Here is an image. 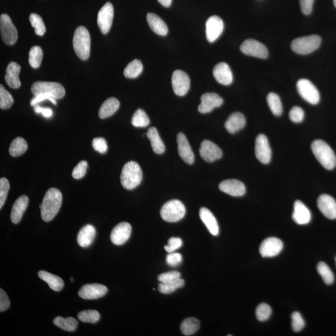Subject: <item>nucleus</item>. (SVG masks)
<instances>
[{"label":"nucleus","instance_id":"nucleus-27","mask_svg":"<svg viewBox=\"0 0 336 336\" xmlns=\"http://www.w3.org/2000/svg\"><path fill=\"white\" fill-rule=\"evenodd\" d=\"M200 216L210 233L214 236H217L219 233V228L216 218L212 213L206 207H202L200 211Z\"/></svg>","mask_w":336,"mask_h":336},{"label":"nucleus","instance_id":"nucleus-40","mask_svg":"<svg viewBox=\"0 0 336 336\" xmlns=\"http://www.w3.org/2000/svg\"><path fill=\"white\" fill-rule=\"evenodd\" d=\"M318 272L325 284L331 285L334 281V275L329 266L324 262H319L317 266Z\"/></svg>","mask_w":336,"mask_h":336},{"label":"nucleus","instance_id":"nucleus-5","mask_svg":"<svg viewBox=\"0 0 336 336\" xmlns=\"http://www.w3.org/2000/svg\"><path fill=\"white\" fill-rule=\"evenodd\" d=\"M321 39L318 35H311L298 38L292 42L291 49L297 54H309L320 46Z\"/></svg>","mask_w":336,"mask_h":336},{"label":"nucleus","instance_id":"nucleus-22","mask_svg":"<svg viewBox=\"0 0 336 336\" xmlns=\"http://www.w3.org/2000/svg\"><path fill=\"white\" fill-rule=\"evenodd\" d=\"M178 150L181 158L189 164L194 163V155L191 147L187 141L186 136L183 133H179L177 136Z\"/></svg>","mask_w":336,"mask_h":336},{"label":"nucleus","instance_id":"nucleus-56","mask_svg":"<svg viewBox=\"0 0 336 336\" xmlns=\"http://www.w3.org/2000/svg\"><path fill=\"white\" fill-rule=\"evenodd\" d=\"M46 100H50V102L53 103V104H57V102H56V100L55 99H54V98L50 97L48 95L41 94L36 95V96H35V97H34L33 99L31 100V105L35 106L37 105L39 102H43V101Z\"/></svg>","mask_w":336,"mask_h":336},{"label":"nucleus","instance_id":"nucleus-49","mask_svg":"<svg viewBox=\"0 0 336 336\" xmlns=\"http://www.w3.org/2000/svg\"><path fill=\"white\" fill-rule=\"evenodd\" d=\"M88 164L86 161H82L78 162L76 166L73 170L72 176L75 179L82 178L86 175Z\"/></svg>","mask_w":336,"mask_h":336},{"label":"nucleus","instance_id":"nucleus-62","mask_svg":"<svg viewBox=\"0 0 336 336\" xmlns=\"http://www.w3.org/2000/svg\"><path fill=\"white\" fill-rule=\"evenodd\" d=\"M335 264H336V257H335Z\"/></svg>","mask_w":336,"mask_h":336},{"label":"nucleus","instance_id":"nucleus-7","mask_svg":"<svg viewBox=\"0 0 336 336\" xmlns=\"http://www.w3.org/2000/svg\"><path fill=\"white\" fill-rule=\"evenodd\" d=\"M32 94L36 95L46 94L56 99H61L65 95L66 91L60 83L52 82H36L32 87Z\"/></svg>","mask_w":336,"mask_h":336},{"label":"nucleus","instance_id":"nucleus-43","mask_svg":"<svg viewBox=\"0 0 336 336\" xmlns=\"http://www.w3.org/2000/svg\"><path fill=\"white\" fill-rule=\"evenodd\" d=\"M184 285V279L180 278L175 282L166 283V284L161 283L158 286V290L162 294H170L179 288L183 287Z\"/></svg>","mask_w":336,"mask_h":336},{"label":"nucleus","instance_id":"nucleus-18","mask_svg":"<svg viewBox=\"0 0 336 336\" xmlns=\"http://www.w3.org/2000/svg\"><path fill=\"white\" fill-rule=\"evenodd\" d=\"M131 226L127 222H121L115 227L110 235L111 242L116 245H122L130 239Z\"/></svg>","mask_w":336,"mask_h":336},{"label":"nucleus","instance_id":"nucleus-8","mask_svg":"<svg viewBox=\"0 0 336 336\" xmlns=\"http://www.w3.org/2000/svg\"><path fill=\"white\" fill-rule=\"evenodd\" d=\"M297 90L300 96L307 102L316 105L320 100L318 90L310 80L302 78L297 82Z\"/></svg>","mask_w":336,"mask_h":336},{"label":"nucleus","instance_id":"nucleus-54","mask_svg":"<svg viewBox=\"0 0 336 336\" xmlns=\"http://www.w3.org/2000/svg\"><path fill=\"white\" fill-rule=\"evenodd\" d=\"M183 262V256L179 253H169L166 257V262L168 265L172 267H176V266L181 264Z\"/></svg>","mask_w":336,"mask_h":336},{"label":"nucleus","instance_id":"nucleus-36","mask_svg":"<svg viewBox=\"0 0 336 336\" xmlns=\"http://www.w3.org/2000/svg\"><path fill=\"white\" fill-rule=\"evenodd\" d=\"M27 147L26 140L21 138V137H17L11 142L9 148V153L11 156L13 157L19 156L26 152Z\"/></svg>","mask_w":336,"mask_h":336},{"label":"nucleus","instance_id":"nucleus-26","mask_svg":"<svg viewBox=\"0 0 336 336\" xmlns=\"http://www.w3.org/2000/svg\"><path fill=\"white\" fill-rule=\"evenodd\" d=\"M28 203H29V198L26 195H21L17 199L11 210V222L15 224L20 222L22 215L27 209Z\"/></svg>","mask_w":336,"mask_h":336},{"label":"nucleus","instance_id":"nucleus-9","mask_svg":"<svg viewBox=\"0 0 336 336\" xmlns=\"http://www.w3.org/2000/svg\"><path fill=\"white\" fill-rule=\"evenodd\" d=\"M0 29L3 41L6 44H15L18 40V32L13 24L10 17L7 14H3L0 18Z\"/></svg>","mask_w":336,"mask_h":336},{"label":"nucleus","instance_id":"nucleus-15","mask_svg":"<svg viewBox=\"0 0 336 336\" xmlns=\"http://www.w3.org/2000/svg\"><path fill=\"white\" fill-rule=\"evenodd\" d=\"M200 154L204 161L208 162H214L221 158L222 151L220 148L209 140H204L201 145Z\"/></svg>","mask_w":336,"mask_h":336},{"label":"nucleus","instance_id":"nucleus-12","mask_svg":"<svg viewBox=\"0 0 336 336\" xmlns=\"http://www.w3.org/2000/svg\"><path fill=\"white\" fill-rule=\"evenodd\" d=\"M113 18V5L107 2L101 8L97 15V24L103 35H106L110 31Z\"/></svg>","mask_w":336,"mask_h":336},{"label":"nucleus","instance_id":"nucleus-1","mask_svg":"<svg viewBox=\"0 0 336 336\" xmlns=\"http://www.w3.org/2000/svg\"><path fill=\"white\" fill-rule=\"evenodd\" d=\"M63 202V195L60 190L50 188L45 194L43 203L39 206L41 218L45 222H50L57 215Z\"/></svg>","mask_w":336,"mask_h":336},{"label":"nucleus","instance_id":"nucleus-58","mask_svg":"<svg viewBox=\"0 0 336 336\" xmlns=\"http://www.w3.org/2000/svg\"><path fill=\"white\" fill-rule=\"evenodd\" d=\"M34 106H35L34 110H35L36 114H41L42 116L46 118H50L52 116L53 111L50 108L41 107L38 104Z\"/></svg>","mask_w":336,"mask_h":336},{"label":"nucleus","instance_id":"nucleus-14","mask_svg":"<svg viewBox=\"0 0 336 336\" xmlns=\"http://www.w3.org/2000/svg\"><path fill=\"white\" fill-rule=\"evenodd\" d=\"M256 156L263 164H268L271 159V150L267 137L263 134L258 135L256 141Z\"/></svg>","mask_w":336,"mask_h":336},{"label":"nucleus","instance_id":"nucleus-30","mask_svg":"<svg viewBox=\"0 0 336 336\" xmlns=\"http://www.w3.org/2000/svg\"><path fill=\"white\" fill-rule=\"evenodd\" d=\"M148 24L154 33L165 36L168 33V27L165 22L155 13H149L147 16Z\"/></svg>","mask_w":336,"mask_h":336},{"label":"nucleus","instance_id":"nucleus-60","mask_svg":"<svg viewBox=\"0 0 336 336\" xmlns=\"http://www.w3.org/2000/svg\"><path fill=\"white\" fill-rule=\"evenodd\" d=\"M71 282H74V278H73L72 277H71Z\"/></svg>","mask_w":336,"mask_h":336},{"label":"nucleus","instance_id":"nucleus-59","mask_svg":"<svg viewBox=\"0 0 336 336\" xmlns=\"http://www.w3.org/2000/svg\"><path fill=\"white\" fill-rule=\"evenodd\" d=\"M159 4L166 8H169L172 4V0H158Z\"/></svg>","mask_w":336,"mask_h":336},{"label":"nucleus","instance_id":"nucleus-4","mask_svg":"<svg viewBox=\"0 0 336 336\" xmlns=\"http://www.w3.org/2000/svg\"><path fill=\"white\" fill-rule=\"evenodd\" d=\"M73 46L81 60H88L91 52V36L88 30L83 26H78L73 38Z\"/></svg>","mask_w":336,"mask_h":336},{"label":"nucleus","instance_id":"nucleus-55","mask_svg":"<svg viewBox=\"0 0 336 336\" xmlns=\"http://www.w3.org/2000/svg\"><path fill=\"white\" fill-rule=\"evenodd\" d=\"M10 306V300L7 294L3 289L0 290V312H5Z\"/></svg>","mask_w":336,"mask_h":336},{"label":"nucleus","instance_id":"nucleus-51","mask_svg":"<svg viewBox=\"0 0 336 336\" xmlns=\"http://www.w3.org/2000/svg\"><path fill=\"white\" fill-rule=\"evenodd\" d=\"M289 117L293 122L301 123L304 120V111L299 106H294L290 111Z\"/></svg>","mask_w":336,"mask_h":336},{"label":"nucleus","instance_id":"nucleus-53","mask_svg":"<svg viewBox=\"0 0 336 336\" xmlns=\"http://www.w3.org/2000/svg\"><path fill=\"white\" fill-rule=\"evenodd\" d=\"M92 147L95 151L100 153H105L108 150L106 140L103 138H95L92 141Z\"/></svg>","mask_w":336,"mask_h":336},{"label":"nucleus","instance_id":"nucleus-61","mask_svg":"<svg viewBox=\"0 0 336 336\" xmlns=\"http://www.w3.org/2000/svg\"><path fill=\"white\" fill-rule=\"evenodd\" d=\"M334 4L335 7H336V0H334Z\"/></svg>","mask_w":336,"mask_h":336},{"label":"nucleus","instance_id":"nucleus-35","mask_svg":"<svg viewBox=\"0 0 336 336\" xmlns=\"http://www.w3.org/2000/svg\"><path fill=\"white\" fill-rule=\"evenodd\" d=\"M200 327V323L198 319L189 318L183 321L181 324V330L184 335H192L198 331Z\"/></svg>","mask_w":336,"mask_h":336},{"label":"nucleus","instance_id":"nucleus-20","mask_svg":"<svg viewBox=\"0 0 336 336\" xmlns=\"http://www.w3.org/2000/svg\"><path fill=\"white\" fill-rule=\"evenodd\" d=\"M318 207L325 217L329 219L336 218V201L331 196L322 194L318 200Z\"/></svg>","mask_w":336,"mask_h":336},{"label":"nucleus","instance_id":"nucleus-3","mask_svg":"<svg viewBox=\"0 0 336 336\" xmlns=\"http://www.w3.org/2000/svg\"><path fill=\"white\" fill-rule=\"evenodd\" d=\"M143 173L139 165L136 162L129 161L123 167L120 180L125 189L131 190L141 183Z\"/></svg>","mask_w":336,"mask_h":336},{"label":"nucleus","instance_id":"nucleus-52","mask_svg":"<svg viewBox=\"0 0 336 336\" xmlns=\"http://www.w3.org/2000/svg\"><path fill=\"white\" fill-rule=\"evenodd\" d=\"M182 245H183V241L180 238L172 237L168 241L167 245L164 246V249L168 253H172L181 248Z\"/></svg>","mask_w":336,"mask_h":336},{"label":"nucleus","instance_id":"nucleus-25","mask_svg":"<svg viewBox=\"0 0 336 336\" xmlns=\"http://www.w3.org/2000/svg\"><path fill=\"white\" fill-rule=\"evenodd\" d=\"M20 71L21 66L15 62H11L8 64L7 70H6L5 81L11 88L18 89L20 88L21 83L19 78Z\"/></svg>","mask_w":336,"mask_h":336},{"label":"nucleus","instance_id":"nucleus-29","mask_svg":"<svg viewBox=\"0 0 336 336\" xmlns=\"http://www.w3.org/2000/svg\"><path fill=\"white\" fill-rule=\"evenodd\" d=\"M96 235V230L94 227L88 224L80 230L77 235L78 244L83 248L88 247L91 245Z\"/></svg>","mask_w":336,"mask_h":336},{"label":"nucleus","instance_id":"nucleus-31","mask_svg":"<svg viewBox=\"0 0 336 336\" xmlns=\"http://www.w3.org/2000/svg\"><path fill=\"white\" fill-rule=\"evenodd\" d=\"M119 101L116 98H109L101 105L99 112V117L100 119H104L113 116L119 108Z\"/></svg>","mask_w":336,"mask_h":336},{"label":"nucleus","instance_id":"nucleus-39","mask_svg":"<svg viewBox=\"0 0 336 336\" xmlns=\"http://www.w3.org/2000/svg\"><path fill=\"white\" fill-rule=\"evenodd\" d=\"M43 58V50L40 47L33 46L29 52V63L34 69L40 67Z\"/></svg>","mask_w":336,"mask_h":336},{"label":"nucleus","instance_id":"nucleus-44","mask_svg":"<svg viewBox=\"0 0 336 336\" xmlns=\"http://www.w3.org/2000/svg\"><path fill=\"white\" fill-rule=\"evenodd\" d=\"M30 21L32 26L35 28L36 35L43 36L46 32V28L41 17L37 14H31Z\"/></svg>","mask_w":336,"mask_h":336},{"label":"nucleus","instance_id":"nucleus-23","mask_svg":"<svg viewBox=\"0 0 336 336\" xmlns=\"http://www.w3.org/2000/svg\"><path fill=\"white\" fill-rule=\"evenodd\" d=\"M213 75L217 82L223 86H229L233 81V75L228 64L220 63L213 69Z\"/></svg>","mask_w":336,"mask_h":336},{"label":"nucleus","instance_id":"nucleus-19","mask_svg":"<svg viewBox=\"0 0 336 336\" xmlns=\"http://www.w3.org/2000/svg\"><path fill=\"white\" fill-rule=\"evenodd\" d=\"M201 104L198 106V110L201 114H207L215 108L219 107L223 104L222 98L215 93H206L201 97Z\"/></svg>","mask_w":336,"mask_h":336},{"label":"nucleus","instance_id":"nucleus-42","mask_svg":"<svg viewBox=\"0 0 336 336\" xmlns=\"http://www.w3.org/2000/svg\"><path fill=\"white\" fill-rule=\"evenodd\" d=\"M77 317L83 323L95 324L100 320V313L96 310L82 311L77 315Z\"/></svg>","mask_w":336,"mask_h":336},{"label":"nucleus","instance_id":"nucleus-50","mask_svg":"<svg viewBox=\"0 0 336 336\" xmlns=\"http://www.w3.org/2000/svg\"><path fill=\"white\" fill-rule=\"evenodd\" d=\"M181 278V274L177 271H169V272L159 274L158 279L161 283H170L175 282Z\"/></svg>","mask_w":336,"mask_h":336},{"label":"nucleus","instance_id":"nucleus-38","mask_svg":"<svg viewBox=\"0 0 336 336\" xmlns=\"http://www.w3.org/2000/svg\"><path fill=\"white\" fill-rule=\"evenodd\" d=\"M143 64L138 60H134L129 63L124 70V75L129 78L138 77L143 71Z\"/></svg>","mask_w":336,"mask_h":336},{"label":"nucleus","instance_id":"nucleus-21","mask_svg":"<svg viewBox=\"0 0 336 336\" xmlns=\"http://www.w3.org/2000/svg\"><path fill=\"white\" fill-rule=\"evenodd\" d=\"M219 189L226 194L234 197H240L245 194L246 187L240 181L237 179H228L219 184Z\"/></svg>","mask_w":336,"mask_h":336},{"label":"nucleus","instance_id":"nucleus-45","mask_svg":"<svg viewBox=\"0 0 336 336\" xmlns=\"http://www.w3.org/2000/svg\"><path fill=\"white\" fill-rule=\"evenodd\" d=\"M13 97L4 88L3 85L0 86V108L2 109H8L12 106L13 103Z\"/></svg>","mask_w":336,"mask_h":336},{"label":"nucleus","instance_id":"nucleus-17","mask_svg":"<svg viewBox=\"0 0 336 336\" xmlns=\"http://www.w3.org/2000/svg\"><path fill=\"white\" fill-rule=\"evenodd\" d=\"M108 288L101 284H87L82 286L78 291V296L84 299H97L104 296Z\"/></svg>","mask_w":336,"mask_h":336},{"label":"nucleus","instance_id":"nucleus-47","mask_svg":"<svg viewBox=\"0 0 336 336\" xmlns=\"http://www.w3.org/2000/svg\"><path fill=\"white\" fill-rule=\"evenodd\" d=\"M10 183L5 178L0 179V209L4 206L10 189Z\"/></svg>","mask_w":336,"mask_h":336},{"label":"nucleus","instance_id":"nucleus-34","mask_svg":"<svg viewBox=\"0 0 336 336\" xmlns=\"http://www.w3.org/2000/svg\"><path fill=\"white\" fill-rule=\"evenodd\" d=\"M53 323L56 326L68 332H73L76 330L78 324L76 319L72 317L64 318L61 316L56 317Z\"/></svg>","mask_w":336,"mask_h":336},{"label":"nucleus","instance_id":"nucleus-6","mask_svg":"<svg viewBox=\"0 0 336 336\" xmlns=\"http://www.w3.org/2000/svg\"><path fill=\"white\" fill-rule=\"evenodd\" d=\"M186 214L184 204L179 200H172L164 204L161 209V216L167 222H176L182 219Z\"/></svg>","mask_w":336,"mask_h":336},{"label":"nucleus","instance_id":"nucleus-24","mask_svg":"<svg viewBox=\"0 0 336 336\" xmlns=\"http://www.w3.org/2000/svg\"><path fill=\"white\" fill-rule=\"evenodd\" d=\"M293 219L299 225H306L312 220V214L309 209L300 201H296L294 204Z\"/></svg>","mask_w":336,"mask_h":336},{"label":"nucleus","instance_id":"nucleus-2","mask_svg":"<svg viewBox=\"0 0 336 336\" xmlns=\"http://www.w3.org/2000/svg\"><path fill=\"white\" fill-rule=\"evenodd\" d=\"M314 155L325 169L332 170L336 166V156L331 148L321 139H316L312 144Z\"/></svg>","mask_w":336,"mask_h":336},{"label":"nucleus","instance_id":"nucleus-41","mask_svg":"<svg viewBox=\"0 0 336 336\" xmlns=\"http://www.w3.org/2000/svg\"><path fill=\"white\" fill-rule=\"evenodd\" d=\"M131 124L134 127H146L150 124V119L144 110L138 109L131 119Z\"/></svg>","mask_w":336,"mask_h":336},{"label":"nucleus","instance_id":"nucleus-48","mask_svg":"<svg viewBox=\"0 0 336 336\" xmlns=\"http://www.w3.org/2000/svg\"><path fill=\"white\" fill-rule=\"evenodd\" d=\"M304 321L300 313L294 312L291 315V326L294 331L300 332L304 327Z\"/></svg>","mask_w":336,"mask_h":336},{"label":"nucleus","instance_id":"nucleus-33","mask_svg":"<svg viewBox=\"0 0 336 336\" xmlns=\"http://www.w3.org/2000/svg\"><path fill=\"white\" fill-rule=\"evenodd\" d=\"M147 136L150 140L152 150L156 154L161 155L164 152L165 146L162 141L161 137L159 136L158 130L155 127H151L148 129Z\"/></svg>","mask_w":336,"mask_h":336},{"label":"nucleus","instance_id":"nucleus-11","mask_svg":"<svg viewBox=\"0 0 336 336\" xmlns=\"http://www.w3.org/2000/svg\"><path fill=\"white\" fill-rule=\"evenodd\" d=\"M172 83L173 91L178 96H184L188 92L190 81L186 72L176 70L172 75Z\"/></svg>","mask_w":336,"mask_h":336},{"label":"nucleus","instance_id":"nucleus-10","mask_svg":"<svg viewBox=\"0 0 336 336\" xmlns=\"http://www.w3.org/2000/svg\"><path fill=\"white\" fill-rule=\"evenodd\" d=\"M240 49L245 55L260 59H266L268 57V52L267 47L265 45L254 39H246L241 44Z\"/></svg>","mask_w":336,"mask_h":336},{"label":"nucleus","instance_id":"nucleus-46","mask_svg":"<svg viewBox=\"0 0 336 336\" xmlns=\"http://www.w3.org/2000/svg\"><path fill=\"white\" fill-rule=\"evenodd\" d=\"M272 313L271 308L268 304L262 303L259 305L256 309V317L259 321L263 322L270 318Z\"/></svg>","mask_w":336,"mask_h":336},{"label":"nucleus","instance_id":"nucleus-32","mask_svg":"<svg viewBox=\"0 0 336 336\" xmlns=\"http://www.w3.org/2000/svg\"><path fill=\"white\" fill-rule=\"evenodd\" d=\"M38 276L42 280L46 282L52 290L60 291L63 289L64 283L60 276L43 270L39 271Z\"/></svg>","mask_w":336,"mask_h":336},{"label":"nucleus","instance_id":"nucleus-37","mask_svg":"<svg viewBox=\"0 0 336 336\" xmlns=\"http://www.w3.org/2000/svg\"><path fill=\"white\" fill-rule=\"evenodd\" d=\"M267 102L270 110L274 116L279 117L283 112V106L281 100L278 95L271 92L267 96Z\"/></svg>","mask_w":336,"mask_h":336},{"label":"nucleus","instance_id":"nucleus-13","mask_svg":"<svg viewBox=\"0 0 336 336\" xmlns=\"http://www.w3.org/2000/svg\"><path fill=\"white\" fill-rule=\"evenodd\" d=\"M284 248V243L278 238L269 237L263 240L260 246L262 257L271 258L278 256Z\"/></svg>","mask_w":336,"mask_h":336},{"label":"nucleus","instance_id":"nucleus-28","mask_svg":"<svg viewBox=\"0 0 336 336\" xmlns=\"http://www.w3.org/2000/svg\"><path fill=\"white\" fill-rule=\"evenodd\" d=\"M245 123L244 116L240 112H235L227 120L225 127L230 133L234 134L244 128Z\"/></svg>","mask_w":336,"mask_h":336},{"label":"nucleus","instance_id":"nucleus-57","mask_svg":"<svg viewBox=\"0 0 336 336\" xmlns=\"http://www.w3.org/2000/svg\"><path fill=\"white\" fill-rule=\"evenodd\" d=\"M300 7L302 13L305 15L312 13L314 0H300Z\"/></svg>","mask_w":336,"mask_h":336},{"label":"nucleus","instance_id":"nucleus-16","mask_svg":"<svg viewBox=\"0 0 336 336\" xmlns=\"http://www.w3.org/2000/svg\"><path fill=\"white\" fill-rule=\"evenodd\" d=\"M223 30V22L218 16H212L207 19L206 33L207 41L213 43L219 37Z\"/></svg>","mask_w":336,"mask_h":336}]
</instances>
